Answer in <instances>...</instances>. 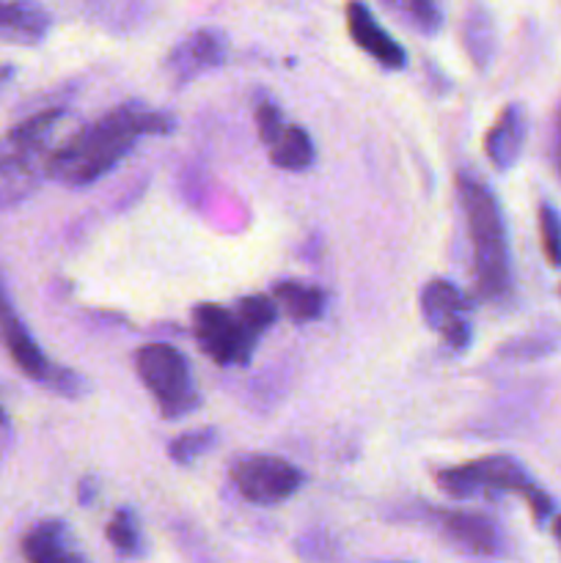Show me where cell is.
I'll return each instance as SVG.
<instances>
[{
	"instance_id": "6",
	"label": "cell",
	"mask_w": 561,
	"mask_h": 563,
	"mask_svg": "<svg viewBox=\"0 0 561 563\" xmlns=\"http://www.w3.org/2000/svg\"><path fill=\"white\" fill-rule=\"evenodd\" d=\"M0 344L6 346V352L11 355L14 366L20 368L25 377H31L33 383L47 385L50 390H55V394L61 396L82 394V379L77 377L75 372L58 366V363H53L47 355H44L38 341L33 339L28 324L22 322V317L16 313L3 280H0Z\"/></svg>"
},
{
	"instance_id": "15",
	"label": "cell",
	"mask_w": 561,
	"mask_h": 563,
	"mask_svg": "<svg viewBox=\"0 0 561 563\" xmlns=\"http://www.w3.org/2000/svg\"><path fill=\"white\" fill-rule=\"evenodd\" d=\"M53 16L38 0H0V38L38 44L47 38Z\"/></svg>"
},
{
	"instance_id": "8",
	"label": "cell",
	"mask_w": 561,
	"mask_h": 563,
	"mask_svg": "<svg viewBox=\"0 0 561 563\" xmlns=\"http://www.w3.org/2000/svg\"><path fill=\"white\" fill-rule=\"evenodd\" d=\"M231 482L248 504L278 506L306 484V473L280 456L248 454L231 465Z\"/></svg>"
},
{
	"instance_id": "4",
	"label": "cell",
	"mask_w": 561,
	"mask_h": 563,
	"mask_svg": "<svg viewBox=\"0 0 561 563\" xmlns=\"http://www.w3.org/2000/svg\"><path fill=\"white\" fill-rule=\"evenodd\" d=\"M435 484H438L440 493L454 500H471L479 498V495L515 493L526 498L528 509H531L534 520L539 526H544L553 517V500H550V495L534 482L526 465L517 462L515 456L495 454L484 456V460L465 462V465L443 467V471L435 473Z\"/></svg>"
},
{
	"instance_id": "23",
	"label": "cell",
	"mask_w": 561,
	"mask_h": 563,
	"mask_svg": "<svg viewBox=\"0 0 561 563\" xmlns=\"http://www.w3.org/2000/svg\"><path fill=\"white\" fill-rule=\"evenodd\" d=\"M237 313L248 322V328L256 330L258 335L267 333L270 328L275 324L278 319V302L273 297H264V295H251V297H242L237 302Z\"/></svg>"
},
{
	"instance_id": "10",
	"label": "cell",
	"mask_w": 561,
	"mask_h": 563,
	"mask_svg": "<svg viewBox=\"0 0 561 563\" xmlns=\"http://www.w3.org/2000/svg\"><path fill=\"white\" fill-rule=\"evenodd\" d=\"M421 317L429 330L440 335L454 350H468L473 341L471 302L457 284L432 278L421 289Z\"/></svg>"
},
{
	"instance_id": "3",
	"label": "cell",
	"mask_w": 561,
	"mask_h": 563,
	"mask_svg": "<svg viewBox=\"0 0 561 563\" xmlns=\"http://www.w3.org/2000/svg\"><path fill=\"white\" fill-rule=\"evenodd\" d=\"M64 119V108L42 110L0 137V212L25 201L47 179L50 143Z\"/></svg>"
},
{
	"instance_id": "2",
	"label": "cell",
	"mask_w": 561,
	"mask_h": 563,
	"mask_svg": "<svg viewBox=\"0 0 561 563\" xmlns=\"http://www.w3.org/2000/svg\"><path fill=\"white\" fill-rule=\"evenodd\" d=\"M457 190L465 212L479 295L490 302H506L515 289V275H512V247L504 209L495 192L471 174L460 176Z\"/></svg>"
},
{
	"instance_id": "14",
	"label": "cell",
	"mask_w": 561,
	"mask_h": 563,
	"mask_svg": "<svg viewBox=\"0 0 561 563\" xmlns=\"http://www.w3.org/2000/svg\"><path fill=\"white\" fill-rule=\"evenodd\" d=\"M528 137V119L526 110L520 104H506L501 110L498 121L493 124V130L484 137V154H487L490 163L498 170L515 168V163L520 159L522 146H526Z\"/></svg>"
},
{
	"instance_id": "19",
	"label": "cell",
	"mask_w": 561,
	"mask_h": 563,
	"mask_svg": "<svg viewBox=\"0 0 561 563\" xmlns=\"http://www.w3.org/2000/svg\"><path fill=\"white\" fill-rule=\"evenodd\" d=\"M385 9L410 31L432 38L443 27V3L440 0H383Z\"/></svg>"
},
{
	"instance_id": "20",
	"label": "cell",
	"mask_w": 561,
	"mask_h": 563,
	"mask_svg": "<svg viewBox=\"0 0 561 563\" xmlns=\"http://www.w3.org/2000/svg\"><path fill=\"white\" fill-rule=\"evenodd\" d=\"M105 537H108L110 548H113L121 559H141V555L146 553V548H143L141 522H138L132 509L116 511L113 520L105 528Z\"/></svg>"
},
{
	"instance_id": "17",
	"label": "cell",
	"mask_w": 561,
	"mask_h": 563,
	"mask_svg": "<svg viewBox=\"0 0 561 563\" xmlns=\"http://www.w3.org/2000/svg\"><path fill=\"white\" fill-rule=\"evenodd\" d=\"M273 300L295 322H314L324 313V291L300 280H280L273 286Z\"/></svg>"
},
{
	"instance_id": "11",
	"label": "cell",
	"mask_w": 561,
	"mask_h": 563,
	"mask_svg": "<svg viewBox=\"0 0 561 563\" xmlns=\"http://www.w3.org/2000/svg\"><path fill=\"white\" fill-rule=\"evenodd\" d=\"M226 55H229V38L220 31L204 27V31H196L187 38H182L170 49L168 58H165V69L174 77L176 86H187V82L198 80L207 71L223 66Z\"/></svg>"
},
{
	"instance_id": "1",
	"label": "cell",
	"mask_w": 561,
	"mask_h": 563,
	"mask_svg": "<svg viewBox=\"0 0 561 563\" xmlns=\"http://www.w3.org/2000/svg\"><path fill=\"white\" fill-rule=\"evenodd\" d=\"M174 130L176 119L170 113L146 108L138 99L121 102L75 132L64 146L53 148L47 179L66 187H88L119 168V163H124L135 152V143L141 137L170 135Z\"/></svg>"
},
{
	"instance_id": "7",
	"label": "cell",
	"mask_w": 561,
	"mask_h": 563,
	"mask_svg": "<svg viewBox=\"0 0 561 563\" xmlns=\"http://www.w3.org/2000/svg\"><path fill=\"white\" fill-rule=\"evenodd\" d=\"M193 335L207 357L220 366H248L262 335L248 328L245 319L229 308L201 302L193 308Z\"/></svg>"
},
{
	"instance_id": "18",
	"label": "cell",
	"mask_w": 561,
	"mask_h": 563,
	"mask_svg": "<svg viewBox=\"0 0 561 563\" xmlns=\"http://www.w3.org/2000/svg\"><path fill=\"white\" fill-rule=\"evenodd\" d=\"M314 159H317V148L302 126H286L278 141L270 146V163L280 170H308Z\"/></svg>"
},
{
	"instance_id": "27",
	"label": "cell",
	"mask_w": 561,
	"mask_h": 563,
	"mask_svg": "<svg viewBox=\"0 0 561 563\" xmlns=\"http://www.w3.org/2000/svg\"><path fill=\"white\" fill-rule=\"evenodd\" d=\"M77 495H80V504H94V498H97V482L94 478H82L80 487H77Z\"/></svg>"
},
{
	"instance_id": "30",
	"label": "cell",
	"mask_w": 561,
	"mask_h": 563,
	"mask_svg": "<svg viewBox=\"0 0 561 563\" xmlns=\"http://www.w3.org/2000/svg\"><path fill=\"white\" fill-rule=\"evenodd\" d=\"M553 537H556V542L561 544V517H556L553 520Z\"/></svg>"
},
{
	"instance_id": "13",
	"label": "cell",
	"mask_w": 561,
	"mask_h": 563,
	"mask_svg": "<svg viewBox=\"0 0 561 563\" xmlns=\"http://www.w3.org/2000/svg\"><path fill=\"white\" fill-rule=\"evenodd\" d=\"M22 555L31 563H80L86 561L77 548L75 533L64 520H44L22 539Z\"/></svg>"
},
{
	"instance_id": "25",
	"label": "cell",
	"mask_w": 561,
	"mask_h": 563,
	"mask_svg": "<svg viewBox=\"0 0 561 563\" xmlns=\"http://www.w3.org/2000/svg\"><path fill=\"white\" fill-rule=\"evenodd\" d=\"M256 130H258V137H262L267 146H273V143L280 137V132L286 130L284 110H280L273 99H262V102H256Z\"/></svg>"
},
{
	"instance_id": "24",
	"label": "cell",
	"mask_w": 561,
	"mask_h": 563,
	"mask_svg": "<svg viewBox=\"0 0 561 563\" xmlns=\"http://www.w3.org/2000/svg\"><path fill=\"white\" fill-rule=\"evenodd\" d=\"M556 346H559V339H556V335L534 333V335H522V339L509 341L498 355L504 357V361H539V357L550 355Z\"/></svg>"
},
{
	"instance_id": "12",
	"label": "cell",
	"mask_w": 561,
	"mask_h": 563,
	"mask_svg": "<svg viewBox=\"0 0 561 563\" xmlns=\"http://www.w3.org/2000/svg\"><path fill=\"white\" fill-rule=\"evenodd\" d=\"M346 31H350L352 42H355L363 53L372 55L380 66H385V69H405V47L380 25L377 16L372 14V9H369L366 3H361V0H350V3H346Z\"/></svg>"
},
{
	"instance_id": "5",
	"label": "cell",
	"mask_w": 561,
	"mask_h": 563,
	"mask_svg": "<svg viewBox=\"0 0 561 563\" xmlns=\"http://www.w3.org/2000/svg\"><path fill=\"white\" fill-rule=\"evenodd\" d=\"M135 372L143 388L157 401L165 421H179L201 405L196 377L185 352L174 344H146L135 352Z\"/></svg>"
},
{
	"instance_id": "16",
	"label": "cell",
	"mask_w": 561,
	"mask_h": 563,
	"mask_svg": "<svg viewBox=\"0 0 561 563\" xmlns=\"http://www.w3.org/2000/svg\"><path fill=\"white\" fill-rule=\"evenodd\" d=\"M462 47L476 69H487L493 64L495 49H498V33H495L493 16L482 3L468 5L465 16H462Z\"/></svg>"
},
{
	"instance_id": "21",
	"label": "cell",
	"mask_w": 561,
	"mask_h": 563,
	"mask_svg": "<svg viewBox=\"0 0 561 563\" xmlns=\"http://www.w3.org/2000/svg\"><path fill=\"white\" fill-rule=\"evenodd\" d=\"M218 429L212 427H204V429H193V432H185L179 434V438H174L168 443V456L176 462V465L187 467L193 465V462L204 460V456L209 454V451L218 445Z\"/></svg>"
},
{
	"instance_id": "28",
	"label": "cell",
	"mask_w": 561,
	"mask_h": 563,
	"mask_svg": "<svg viewBox=\"0 0 561 563\" xmlns=\"http://www.w3.org/2000/svg\"><path fill=\"white\" fill-rule=\"evenodd\" d=\"M556 163H559V174H561V104H559V115H556Z\"/></svg>"
},
{
	"instance_id": "26",
	"label": "cell",
	"mask_w": 561,
	"mask_h": 563,
	"mask_svg": "<svg viewBox=\"0 0 561 563\" xmlns=\"http://www.w3.org/2000/svg\"><path fill=\"white\" fill-rule=\"evenodd\" d=\"M11 440H14V429H11V421L9 416H6V410L0 407V467H3L6 456H9L11 451Z\"/></svg>"
},
{
	"instance_id": "9",
	"label": "cell",
	"mask_w": 561,
	"mask_h": 563,
	"mask_svg": "<svg viewBox=\"0 0 561 563\" xmlns=\"http://www.w3.org/2000/svg\"><path fill=\"white\" fill-rule=\"evenodd\" d=\"M429 520L438 528L440 537L449 539L460 553L476 555V559H501L509 553V539L493 517L479 515V511L429 509Z\"/></svg>"
},
{
	"instance_id": "22",
	"label": "cell",
	"mask_w": 561,
	"mask_h": 563,
	"mask_svg": "<svg viewBox=\"0 0 561 563\" xmlns=\"http://www.w3.org/2000/svg\"><path fill=\"white\" fill-rule=\"evenodd\" d=\"M539 240H542L544 258L550 262V267L561 269V212L553 203L542 201L539 203Z\"/></svg>"
},
{
	"instance_id": "29",
	"label": "cell",
	"mask_w": 561,
	"mask_h": 563,
	"mask_svg": "<svg viewBox=\"0 0 561 563\" xmlns=\"http://www.w3.org/2000/svg\"><path fill=\"white\" fill-rule=\"evenodd\" d=\"M14 75H16V69L11 64H6V66H0V91H3L6 86H9L11 80H14Z\"/></svg>"
}]
</instances>
